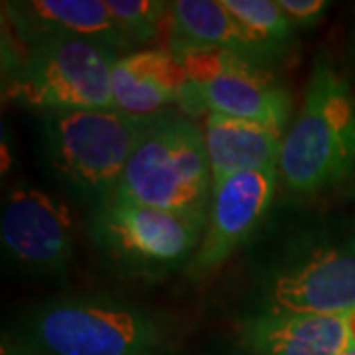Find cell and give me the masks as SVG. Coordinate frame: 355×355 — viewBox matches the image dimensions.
I'll return each instance as SVG.
<instances>
[{
  "label": "cell",
  "mask_w": 355,
  "mask_h": 355,
  "mask_svg": "<svg viewBox=\"0 0 355 355\" xmlns=\"http://www.w3.org/2000/svg\"><path fill=\"white\" fill-rule=\"evenodd\" d=\"M345 318V326H347V334H349V342H352V349H355V310L343 314Z\"/></svg>",
  "instance_id": "19"
},
{
  "label": "cell",
  "mask_w": 355,
  "mask_h": 355,
  "mask_svg": "<svg viewBox=\"0 0 355 355\" xmlns=\"http://www.w3.org/2000/svg\"><path fill=\"white\" fill-rule=\"evenodd\" d=\"M209 111L282 135L292 109L288 87L272 71L227 51L214 79L198 85Z\"/></svg>",
  "instance_id": "10"
},
{
  "label": "cell",
  "mask_w": 355,
  "mask_h": 355,
  "mask_svg": "<svg viewBox=\"0 0 355 355\" xmlns=\"http://www.w3.org/2000/svg\"><path fill=\"white\" fill-rule=\"evenodd\" d=\"M184 48H221L263 67L279 60L229 12L221 0L172 2L168 50L174 53Z\"/></svg>",
  "instance_id": "13"
},
{
  "label": "cell",
  "mask_w": 355,
  "mask_h": 355,
  "mask_svg": "<svg viewBox=\"0 0 355 355\" xmlns=\"http://www.w3.org/2000/svg\"><path fill=\"white\" fill-rule=\"evenodd\" d=\"M355 170V101L349 81L318 58L304 103L282 140L279 174L298 193L330 188Z\"/></svg>",
  "instance_id": "3"
},
{
  "label": "cell",
  "mask_w": 355,
  "mask_h": 355,
  "mask_svg": "<svg viewBox=\"0 0 355 355\" xmlns=\"http://www.w3.org/2000/svg\"><path fill=\"white\" fill-rule=\"evenodd\" d=\"M153 116L116 109L48 113L42 123L46 168L76 200L101 207L119 190Z\"/></svg>",
  "instance_id": "2"
},
{
  "label": "cell",
  "mask_w": 355,
  "mask_h": 355,
  "mask_svg": "<svg viewBox=\"0 0 355 355\" xmlns=\"http://www.w3.org/2000/svg\"><path fill=\"white\" fill-rule=\"evenodd\" d=\"M279 168L241 172L214 186L205 237L193 257L196 270H214L247 241L266 216Z\"/></svg>",
  "instance_id": "9"
},
{
  "label": "cell",
  "mask_w": 355,
  "mask_h": 355,
  "mask_svg": "<svg viewBox=\"0 0 355 355\" xmlns=\"http://www.w3.org/2000/svg\"><path fill=\"white\" fill-rule=\"evenodd\" d=\"M282 135L245 121L209 111L205 116V148L214 186L223 180L253 170L279 168Z\"/></svg>",
  "instance_id": "15"
},
{
  "label": "cell",
  "mask_w": 355,
  "mask_h": 355,
  "mask_svg": "<svg viewBox=\"0 0 355 355\" xmlns=\"http://www.w3.org/2000/svg\"><path fill=\"white\" fill-rule=\"evenodd\" d=\"M352 349L343 316L259 312L235 338V355H342Z\"/></svg>",
  "instance_id": "11"
},
{
  "label": "cell",
  "mask_w": 355,
  "mask_h": 355,
  "mask_svg": "<svg viewBox=\"0 0 355 355\" xmlns=\"http://www.w3.org/2000/svg\"><path fill=\"white\" fill-rule=\"evenodd\" d=\"M203 223L116 196L95 209L91 237L121 268L135 277H162L190 259Z\"/></svg>",
  "instance_id": "7"
},
{
  "label": "cell",
  "mask_w": 355,
  "mask_h": 355,
  "mask_svg": "<svg viewBox=\"0 0 355 355\" xmlns=\"http://www.w3.org/2000/svg\"><path fill=\"white\" fill-rule=\"evenodd\" d=\"M0 243L12 265L34 272H62L76 253L73 217L44 190L16 186L6 193Z\"/></svg>",
  "instance_id": "8"
},
{
  "label": "cell",
  "mask_w": 355,
  "mask_h": 355,
  "mask_svg": "<svg viewBox=\"0 0 355 355\" xmlns=\"http://www.w3.org/2000/svg\"><path fill=\"white\" fill-rule=\"evenodd\" d=\"M188 77L170 50L132 51L119 58L111 71L114 109L135 116L162 113L178 101Z\"/></svg>",
  "instance_id": "14"
},
{
  "label": "cell",
  "mask_w": 355,
  "mask_h": 355,
  "mask_svg": "<svg viewBox=\"0 0 355 355\" xmlns=\"http://www.w3.org/2000/svg\"><path fill=\"white\" fill-rule=\"evenodd\" d=\"M221 4L241 22L254 38L282 58L294 40V26L272 0H221Z\"/></svg>",
  "instance_id": "16"
},
{
  "label": "cell",
  "mask_w": 355,
  "mask_h": 355,
  "mask_svg": "<svg viewBox=\"0 0 355 355\" xmlns=\"http://www.w3.org/2000/svg\"><path fill=\"white\" fill-rule=\"evenodd\" d=\"M121 28L128 48L148 44L160 36V26L170 16V2L160 0H105Z\"/></svg>",
  "instance_id": "17"
},
{
  "label": "cell",
  "mask_w": 355,
  "mask_h": 355,
  "mask_svg": "<svg viewBox=\"0 0 355 355\" xmlns=\"http://www.w3.org/2000/svg\"><path fill=\"white\" fill-rule=\"evenodd\" d=\"M342 355H355V349H347V352H345V354H342Z\"/></svg>",
  "instance_id": "20"
},
{
  "label": "cell",
  "mask_w": 355,
  "mask_h": 355,
  "mask_svg": "<svg viewBox=\"0 0 355 355\" xmlns=\"http://www.w3.org/2000/svg\"><path fill=\"white\" fill-rule=\"evenodd\" d=\"M160 342V324L142 306L67 296L42 302L10 324L2 355H153Z\"/></svg>",
  "instance_id": "1"
},
{
  "label": "cell",
  "mask_w": 355,
  "mask_h": 355,
  "mask_svg": "<svg viewBox=\"0 0 355 355\" xmlns=\"http://www.w3.org/2000/svg\"><path fill=\"white\" fill-rule=\"evenodd\" d=\"M261 312L343 316L355 310V235L298 241L261 282Z\"/></svg>",
  "instance_id": "6"
},
{
  "label": "cell",
  "mask_w": 355,
  "mask_h": 355,
  "mask_svg": "<svg viewBox=\"0 0 355 355\" xmlns=\"http://www.w3.org/2000/svg\"><path fill=\"white\" fill-rule=\"evenodd\" d=\"M18 38L32 46L51 36H67L128 50L125 36L101 0H32L4 4Z\"/></svg>",
  "instance_id": "12"
},
{
  "label": "cell",
  "mask_w": 355,
  "mask_h": 355,
  "mask_svg": "<svg viewBox=\"0 0 355 355\" xmlns=\"http://www.w3.org/2000/svg\"><path fill=\"white\" fill-rule=\"evenodd\" d=\"M280 8L288 16L292 26H316L330 2L324 0H279Z\"/></svg>",
  "instance_id": "18"
},
{
  "label": "cell",
  "mask_w": 355,
  "mask_h": 355,
  "mask_svg": "<svg viewBox=\"0 0 355 355\" xmlns=\"http://www.w3.org/2000/svg\"><path fill=\"white\" fill-rule=\"evenodd\" d=\"M214 180L205 139L182 113L154 114L123 172L116 196L207 225Z\"/></svg>",
  "instance_id": "4"
},
{
  "label": "cell",
  "mask_w": 355,
  "mask_h": 355,
  "mask_svg": "<svg viewBox=\"0 0 355 355\" xmlns=\"http://www.w3.org/2000/svg\"><path fill=\"white\" fill-rule=\"evenodd\" d=\"M116 51L81 38L51 36L28 46L8 69L6 93L44 113L114 109L111 71Z\"/></svg>",
  "instance_id": "5"
}]
</instances>
